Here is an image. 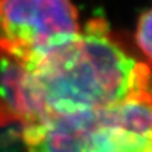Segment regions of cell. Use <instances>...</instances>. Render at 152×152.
I'll list each match as a JSON object with an SVG mask.
<instances>
[{"label":"cell","mask_w":152,"mask_h":152,"mask_svg":"<svg viewBox=\"0 0 152 152\" xmlns=\"http://www.w3.org/2000/svg\"><path fill=\"white\" fill-rule=\"evenodd\" d=\"M47 111L74 113L151 97L150 67L112 35L103 19H92L77 37L35 67Z\"/></svg>","instance_id":"obj_1"},{"label":"cell","mask_w":152,"mask_h":152,"mask_svg":"<svg viewBox=\"0 0 152 152\" xmlns=\"http://www.w3.org/2000/svg\"><path fill=\"white\" fill-rule=\"evenodd\" d=\"M35 67L23 56L0 47V126H26L47 112Z\"/></svg>","instance_id":"obj_4"},{"label":"cell","mask_w":152,"mask_h":152,"mask_svg":"<svg viewBox=\"0 0 152 152\" xmlns=\"http://www.w3.org/2000/svg\"><path fill=\"white\" fill-rule=\"evenodd\" d=\"M94 112L47 111L39 119L24 126L23 140L27 152H84Z\"/></svg>","instance_id":"obj_5"},{"label":"cell","mask_w":152,"mask_h":152,"mask_svg":"<svg viewBox=\"0 0 152 152\" xmlns=\"http://www.w3.org/2000/svg\"><path fill=\"white\" fill-rule=\"evenodd\" d=\"M151 97H134L94 112L84 152H151Z\"/></svg>","instance_id":"obj_3"},{"label":"cell","mask_w":152,"mask_h":152,"mask_svg":"<svg viewBox=\"0 0 152 152\" xmlns=\"http://www.w3.org/2000/svg\"><path fill=\"white\" fill-rule=\"evenodd\" d=\"M151 10H147L139 18L136 32H135L136 44L143 52V55L147 58V61H150L151 59Z\"/></svg>","instance_id":"obj_6"},{"label":"cell","mask_w":152,"mask_h":152,"mask_svg":"<svg viewBox=\"0 0 152 152\" xmlns=\"http://www.w3.org/2000/svg\"><path fill=\"white\" fill-rule=\"evenodd\" d=\"M79 32L72 0H0V47L35 66Z\"/></svg>","instance_id":"obj_2"}]
</instances>
